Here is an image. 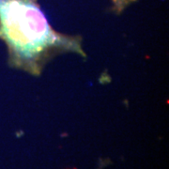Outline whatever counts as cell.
<instances>
[{"mask_svg": "<svg viewBox=\"0 0 169 169\" xmlns=\"http://www.w3.org/2000/svg\"><path fill=\"white\" fill-rule=\"evenodd\" d=\"M0 40L8 47L10 62L35 75L54 55H84L80 40L53 29L38 0H0Z\"/></svg>", "mask_w": 169, "mask_h": 169, "instance_id": "6da1fadb", "label": "cell"}, {"mask_svg": "<svg viewBox=\"0 0 169 169\" xmlns=\"http://www.w3.org/2000/svg\"><path fill=\"white\" fill-rule=\"evenodd\" d=\"M111 1L114 5V9L120 12L125 10L128 6H130L131 3H133L135 0H111Z\"/></svg>", "mask_w": 169, "mask_h": 169, "instance_id": "7a4b0ae2", "label": "cell"}]
</instances>
